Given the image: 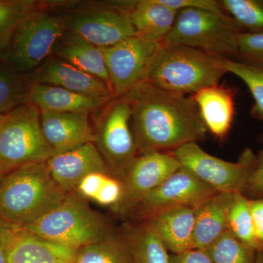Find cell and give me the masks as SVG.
<instances>
[{
  "mask_svg": "<svg viewBox=\"0 0 263 263\" xmlns=\"http://www.w3.org/2000/svg\"><path fill=\"white\" fill-rule=\"evenodd\" d=\"M53 51L64 61L104 81L111 90L101 48L69 32L60 38Z\"/></svg>",
  "mask_w": 263,
  "mask_h": 263,
  "instance_id": "obj_23",
  "label": "cell"
},
{
  "mask_svg": "<svg viewBox=\"0 0 263 263\" xmlns=\"http://www.w3.org/2000/svg\"><path fill=\"white\" fill-rule=\"evenodd\" d=\"M54 155L43 136L41 112L35 105L25 104L5 114L0 129V178Z\"/></svg>",
  "mask_w": 263,
  "mask_h": 263,
  "instance_id": "obj_6",
  "label": "cell"
},
{
  "mask_svg": "<svg viewBox=\"0 0 263 263\" xmlns=\"http://www.w3.org/2000/svg\"><path fill=\"white\" fill-rule=\"evenodd\" d=\"M166 6L176 11L183 9L207 10L218 14H228L220 3L214 0H160Z\"/></svg>",
  "mask_w": 263,
  "mask_h": 263,
  "instance_id": "obj_34",
  "label": "cell"
},
{
  "mask_svg": "<svg viewBox=\"0 0 263 263\" xmlns=\"http://www.w3.org/2000/svg\"><path fill=\"white\" fill-rule=\"evenodd\" d=\"M235 193H216L195 208L194 249H205L228 230Z\"/></svg>",
  "mask_w": 263,
  "mask_h": 263,
  "instance_id": "obj_19",
  "label": "cell"
},
{
  "mask_svg": "<svg viewBox=\"0 0 263 263\" xmlns=\"http://www.w3.org/2000/svg\"><path fill=\"white\" fill-rule=\"evenodd\" d=\"M29 100L40 111L89 114L103 108L110 100L86 96L59 86L38 83L30 85Z\"/></svg>",
  "mask_w": 263,
  "mask_h": 263,
  "instance_id": "obj_20",
  "label": "cell"
},
{
  "mask_svg": "<svg viewBox=\"0 0 263 263\" xmlns=\"http://www.w3.org/2000/svg\"><path fill=\"white\" fill-rule=\"evenodd\" d=\"M67 194L52 179L46 162L25 164L0 179V216L24 228L54 209Z\"/></svg>",
  "mask_w": 263,
  "mask_h": 263,
  "instance_id": "obj_2",
  "label": "cell"
},
{
  "mask_svg": "<svg viewBox=\"0 0 263 263\" xmlns=\"http://www.w3.org/2000/svg\"><path fill=\"white\" fill-rule=\"evenodd\" d=\"M249 207L253 220L256 238L260 249L263 247V197L250 199Z\"/></svg>",
  "mask_w": 263,
  "mask_h": 263,
  "instance_id": "obj_37",
  "label": "cell"
},
{
  "mask_svg": "<svg viewBox=\"0 0 263 263\" xmlns=\"http://www.w3.org/2000/svg\"><path fill=\"white\" fill-rule=\"evenodd\" d=\"M256 263H263V247L257 251Z\"/></svg>",
  "mask_w": 263,
  "mask_h": 263,
  "instance_id": "obj_39",
  "label": "cell"
},
{
  "mask_svg": "<svg viewBox=\"0 0 263 263\" xmlns=\"http://www.w3.org/2000/svg\"><path fill=\"white\" fill-rule=\"evenodd\" d=\"M243 195L250 199L263 197V150L256 155V163Z\"/></svg>",
  "mask_w": 263,
  "mask_h": 263,
  "instance_id": "obj_35",
  "label": "cell"
},
{
  "mask_svg": "<svg viewBox=\"0 0 263 263\" xmlns=\"http://www.w3.org/2000/svg\"><path fill=\"white\" fill-rule=\"evenodd\" d=\"M249 200L243 194H235L228 216V230L238 239L257 251L259 245L254 232Z\"/></svg>",
  "mask_w": 263,
  "mask_h": 263,
  "instance_id": "obj_30",
  "label": "cell"
},
{
  "mask_svg": "<svg viewBox=\"0 0 263 263\" xmlns=\"http://www.w3.org/2000/svg\"><path fill=\"white\" fill-rule=\"evenodd\" d=\"M23 228L41 239L73 251L114 233L108 221L76 193L67 194L54 209Z\"/></svg>",
  "mask_w": 263,
  "mask_h": 263,
  "instance_id": "obj_4",
  "label": "cell"
},
{
  "mask_svg": "<svg viewBox=\"0 0 263 263\" xmlns=\"http://www.w3.org/2000/svg\"><path fill=\"white\" fill-rule=\"evenodd\" d=\"M219 59L195 48L162 43L152 59L145 82L174 94L193 95L219 84L227 73Z\"/></svg>",
  "mask_w": 263,
  "mask_h": 263,
  "instance_id": "obj_3",
  "label": "cell"
},
{
  "mask_svg": "<svg viewBox=\"0 0 263 263\" xmlns=\"http://www.w3.org/2000/svg\"><path fill=\"white\" fill-rule=\"evenodd\" d=\"M223 9L246 32L263 33V0H222Z\"/></svg>",
  "mask_w": 263,
  "mask_h": 263,
  "instance_id": "obj_31",
  "label": "cell"
},
{
  "mask_svg": "<svg viewBox=\"0 0 263 263\" xmlns=\"http://www.w3.org/2000/svg\"><path fill=\"white\" fill-rule=\"evenodd\" d=\"M67 27L64 19L36 8L18 26L0 59L18 73L34 70L53 51Z\"/></svg>",
  "mask_w": 263,
  "mask_h": 263,
  "instance_id": "obj_7",
  "label": "cell"
},
{
  "mask_svg": "<svg viewBox=\"0 0 263 263\" xmlns=\"http://www.w3.org/2000/svg\"><path fill=\"white\" fill-rule=\"evenodd\" d=\"M123 186L120 180L116 179L110 174H104L99 184L92 201L114 209L122 200Z\"/></svg>",
  "mask_w": 263,
  "mask_h": 263,
  "instance_id": "obj_33",
  "label": "cell"
},
{
  "mask_svg": "<svg viewBox=\"0 0 263 263\" xmlns=\"http://www.w3.org/2000/svg\"><path fill=\"white\" fill-rule=\"evenodd\" d=\"M30 85L22 74L0 62V114L9 113L30 103Z\"/></svg>",
  "mask_w": 263,
  "mask_h": 263,
  "instance_id": "obj_27",
  "label": "cell"
},
{
  "mask_svg": "<svg viewBox=\"0 0 263 263\" xmlns=\"http://www.w3.org/2000/svg\"><path fill=\"white\" fill-rule=\"evenodd\" d=\"M161 43L136 36L110 47L100 48L114 98L122 96L145 82L151 62Z\"/></svg>",
  "mask_w": 263,
  "mask_h": 263,
  "instance_id": "obj_11",
  "label": "cell"
},
{
  "mask_svg": "<svg viewBox=\"0 0 263 263\" xmlns=\"http://www.w3.org/2000/svg\"><path fill=\"white\" fill-rule=\"evenodd\" d=\"M171 152L140 154L122 181V200L114 210L121 216L133 214L141 200L180 167Z\"/></svg>",
  "mask_w": 263,
  "mask_h": 263,
  "instance_id": "obj_12",
  "label": "cell"
},
{
  "mask_svg": "<svg viewBox=\"0 0 263 263\" xmlns=\"http://www.w3.org/2000/svg\"><path fill=\"white\" fill-rule=\"evenodd\" d=\"M214 263H256L257 250L226 230L203 249Z\"/></svg>",
  "mask_w": 263,
  "mask_h": 263,
  "instance_id": "obj_26",
  "label": "cell"
},
{
  "mask_svg": "<svg viewBox=\"0 0 263 263\" xmlns=\"http://www.w3.org/2000/svg\"><path fill=\"white\" fill-rule=\"evenodd\" d=\"M245 32L228 14L207 10H179L172 29L162 43L179 45L232 59L237 56L240 33Z\"/></svg>",
  "mask_w": 263,
  "mask_h": 263,
  "instance_id": "obj_5",
  "label": "cell"
},
{
  "mask_svg": "<svg viewBox=\"0 0 263 263\" xmlns=\"http://www.w3.org/2000/svg\"><path fill=\"white\" fill-rule=\"evenodd\" d=\"M19 226L10 224L0 216V263H7L8 249Z\"/></svg>",
  "mask_w": 263,
  "mask_h": 263,
  "instance_id": "obj_36",
  "label": "cell"
},
{
  "mask_svg": "<svg viewBox=\"0 0 263 263\" xmlns=\"http://www.w3.org/2000/svg\"><path fill=\"white\" fill-rule=\"evenodd\" d=\"M37 8L30 0H0V55L9 46L18 26Z\"/></svg>",
  "mask_w": 263,
  "mask_h": 263,
  "instance_id": "obj_29",
  "label": "cell"
},
{
  "mask_svg": "<svg viewBox=\"0 0 263 263\" xmlns=\"http://www.w3.org/2000/svg\"><path fill=\"white\" fill-rule=\"evenodd\" d=\"M129 13L136 37L162 43L174 26L178 11L160 0L129 1Z\"/></svg>",
  "mask_w": 263,
  "mask_h": 263,
  "instance_id": "obj_22",
  "label": "cell"
},
{
  "mask_svg": "<svg viewBox=\"0 0 263 263\" xmlns=\"http://www.w3.org/2000/svg\"><path fill=\"white\" fill-rule=\"evenodd\" d=\"M122 235L127 243L131 263H169L168 252L146 221L124 227Z\"/></svg>",
  "mask_w": 263,
  "mask_h": 263,
  "instance_id": "obj_24",
  "label": "cell"
},
{
  "mask_svg": "<svg viewBox=\"0 0 263 263\" xmlns=\"http://www.w3.org/2000/svg\"><path fill=\"white\" fill-rule=\"evenodd\" d=\"M180 165L219 193H243L256 163V155L246 148L236 162L209 155L191 142L171 152Z\"/></svg>",
  "mask_w": 263,
  "mask_h": 263,
  "instance_id": "obj_9",
  "label": "cell"
},
{
  "mask_svg": "<svg viewBox=\"0 0 263 263\" xmlns=\"http://www.w3.org/2000/svg\"><path fill=\"white\" fill-rule=\"evenodd\" d=\"M76 252L41 239L19 227L8 249L7 263H73Z\"/></svg>",
  "mask_w": 263,
  "mask_h": 263,
  "instance_id": "obj_21",
  "label": "cell"
},
{
  "mask_svg": "<svg viewBox=\"0 0 263 263\" xmlns=\"http://www.w3.org/2000/svg\"><path fill=\"white\" fill-rule=\"evenodd\" d=\"M195 221V209L187 206L170 208L144 219L171 254L194 249Z\"/></svg>",
  "mask_w": 263,
  "mask_h": 263,
  "instance_id": "obj_17",
  "label": "cell"
},
{
  "mask_svg": "<svg viewBox=\"0 0 263 263\" xmlns=\"http://www.w3.org/2000/svg\"><path fill=\"white\" fill-rule=\"evenodd\" d=\"M5 114H0V129H1L2 125H3V123L4 122Z\"/></svg>",
  "mask_w": 263,
  "mask_h": 263,
  "instance_id": "obj_40",
  "label": "cell"
},
{
  "mask_svg": "<svg viewBox=\"0 0 263 263\" xmlns=\"http://www.w3.org/2000/svg\"><path fill=\"white\" fill-rule=\"evenodd\" d=\"M235 59L250 65L263 66V33H240Z\"/></svg>",
  "mask_w": 263,
  "mask_h": 263,
  "instance_id": "obj_32",
  "label": "cell"
},
{
  "mask_svg": "<svg viewBox=\"0 0 263 263\" xmlns=\"http://www.w3.org/2000/svg\"><path fill=\"white\" fill-rule=\"evenodd\" d=\"M41 112L43 136L55 155L95 141L89 114Z\"/></svg>",
  "mask_w": 263,
  "mask_h": 263,
  "instance_id": "obj_15",
  "label": "cell"
},
{
  "mask_svg": "<svg viewBox=\"0 0 263 263\" xmlns=\"http://www.w3.org/2000/svg\"><path fill=\"white\" fill-rule=\"evenodd\" d=\"M219 193L193 173L180 166L141 200L133 214L146 219L155 213L177 206L196 208Z\"/></svg>",
  "mask_w": 263,
  "mask_h": 263,
  "instance_id": "obj_13",
  "label": "cell"
},
{
  "mask_svg": "<svg viewBox=\"0 0 263 263\" xmlns=\"http://www.w3.org/2000/svg\"><path fill=\"white\" fill-rule=\"evenodd\" d=\"M208 131L223 139L229 133L235 116L233 91L216 84L208 86L192 95Z\"/></svg>",
  "mask_w": 263,
  "mask_h": 263,
  "instance_id": "obj_18",
  "label": "cell"
},
{
  "mask_svg": "<svg viewBox=\"0 0 263 263\" xmlns=\"http://www.w3.org/2000/svg\"><path fill=\"white\" fill-rule=\"evenodd\" d=\"M73 263H131L124 237L113 233L103 239L84 246L74 254Z\"/></svg>",
  "mask_w": 263,
  "mask_h": 263,
  "instance_id": "obj_25",
  "label": "cell"
},
{
  "mask_svg": "<svg viewBox=\"0 0 263 263\" xmlns=\"http://www.w3.org/2000/svg\"><path fill=\"white\" fill-rule=\"evenodd\" d=\"M67 26L71 33L99 48L110 47L136 36L129 1L77 12Z\"/></svg>",
  "mask_w": 263,
  "mask_h": 263,
  "instance_id": "obj_10",
  "label": "cell"
},
{
  "mask_svg": "<svg viewBox=\"0 0 263 263\" xmlns=\"http://www.w3.org/2000/svg\"><path fill=\"white\" fill-rule=\"evenodd\" d=\"M0 179H1V178H0Z\"/></svg>",
  "mask_w": 263,
  "mask_h": 263,
  "instance_id": "obj_41",
  "label": "cell"
},
{
  "mask_svg": "<svg viewBox=\"0 0 263 263\" xmlns=\"http://www.w3.org/2000/svg\"><path fill=\"white\" fill-rule=\"evenodd\" d=\"M32 83L52 85L93 97L111 100V90L104 81L60 58L50 59L37 69Z\"/></svg>",
  "mask_w": 263,
  "mask_h": 263,
  "instance_id": "obj_16",
  "label": "cell"
},
{
  "mask_svg": "<svg viewBox=\"0 0 263 263\" xmlns=\"http://www.w3.org/2000/svg\"><path fill=\"white\" fill-rule=\"evenodd\" d=\"M46 162L52 179L67 193H75L78 184L88 174H108L105 161L93 142L57 154Z\"/></svg>",
  "mask_w": 263,
  "mask_h": 263,
  "instance_id": "obj_14",
  "label": "cell"
},
{
  "mask_svg": "<svg viewBox=\"0 0 263 263\" xmlns=\"http://www.w3.org/2000/svg\"><path fill=\"white\" fill-rule=\"evenodd\" d=\"M169 263H214L203 249H193L179 254H171Z\"/></svg>",
  "mask_w": 263,
  "mask_h": 263,
  "instance_id": "obj_38",
  "label": "cell"
},
{
  "mask_svg": "<svg viewBox=\"0 0 263 263\" xmlns=\"http://www.w3.org/2000/svg\"><path fill=\"white\" fill-rule=\"evenodd\" d=\"M94 143L108 174L122 180L140 155L131 127V106L125 95L112 98L97 118Z\"/></svg>",
  "mask_w": 263,
  "mask_h": 263,
  "instance_id": "obj_8",
  "label": "cell"
},
{
  "mask_svg": "<svg viewBox=\"0 0 263 263\" xmlns=\"http://www.w3.org/2000/svg\"><path fill=\"white\" fill-rule=\"evenodd\" d=\"M124 95L130 104L132 130L139 154L172 152L205 138L206 127L191 97L146 82Z\"/></svg>",
  "mask_w": 263,
  "mask_h": 263,
  "instance_id": "obj_1",
  "label": "cell"
},
{
  "mask_svg": "<svg viewBox=\"0 0 263 263\" xmlns=\"http://www.w3.org/2000/svg\"><path fill=\"white\" fill-rule=\"evenodd\" d=\"M219 62L227 73L236 76L247 85L254 100L251 114L263 120V66L250 65L221 57Z\"/></svg>",
  "mask_w": 263,
  "mask_h": 263,
  "instance_id": "obj_28",
  "label": "cell"
}]
</instances>
